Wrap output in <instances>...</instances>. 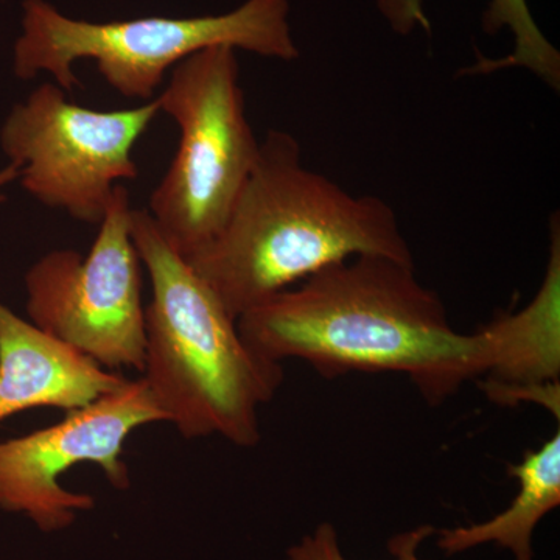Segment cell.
<instances>
[{
    "mask_svg": "<svg viewBox=\"0 0 560 560\" xmlns=\"http://www.w3.org/2000/svg\"><path fill=\"white\" fill-rule=\"evenodd\" d=\"M250 349L265 359L307 361L323 377L397 372L430 405L464 383L517 378L525 361L521 313H508L475 334H459L436 291L415 264L383 256L331 265L261 302L237 319Z\"/></svg>",
    "mask_w": 560,
    "mask_h": 560,
    "instance_id": "1",
    "label": "cell"
},
{
    "mask_svg": "<svg viewBox=\"0 0 560 560\" xmlns=\"http://www.w3.org/2000/svg\"><path fill=\"white\" fill-rule=\"evenodd\" d=\"M383 256L415 264L396 212L302 164L294 136L270 131L215 241L186 259L235 319L331 265Z\"/></svg>",
    "mask_w": 560,
    "mask_h": 560,
    "instance_id": "2",
    "label": "cell"
},
{
    "mask_svg": "<svg viewBox=\"0 0 560 560\" xmlns=\"http://www.w3.org/2000/svg\"><path fill=\"white\" fill-rule=\"evenodd\" d=\"M132 238L151 282L142 371L151 396L184 440L256 447L259 411L282 385V363L246 345L237 319L145 209H132Z\"/></svg>",
    "mask_w": 560,
    "mask_h": 560,
    "instance_id": "3",
    "label": "cell"
},
{
    "mask_svg": "<svg viewBox=\"0 0 560 560\" xmlns=\"http://www.w3.org/2000/svg\"><path fill=\"white\" fill-rule=\"evenodd\" d=\"M289 13L290 0H246L217 16L88 22L65 16L46 0H25L14 73L22 80L49 73L70 94L80 86L73 62L92 60L114 91L149 102L168 69L209 47L296 60L300 49L291 35Z\"/></svg>",
    "mask_w": 560,
    "mask_h": 560,
    "instance_id": "4",
    "label": "cell"
},
{
    "mask_svg": "<svg viewBox=\"0 0 560 560\" xmlns=\"http://www.w3.org/2000/svg\"><path fill=\"white\" fill-rule=\"evenodd\" d=\"M156 98L179 128V145L145 210L164 241L189 259L223 230L260 142L246 117L232 47H209L180 61Z\"/></svg>",
    "mask_w": 560,
    "mask_h": 560,
    "instance_id": "5",
    "label": "cell"
},
{
    "mask_svg": "<svg viewBox=\"0 0 560 560\" xmlns=\"http://www.w3.org/2000/svg\"><path fill=\"white\" fill-rule=\"evenodd\" d=\"M66 94L55 83L36 88L3 121L0 147L35 200L98 226L116 187L139 176L132 150L161 113L160 102L98 110Z\"/></svg>",
    "mask_w": 560,
    "mask_h": 560,
    "instance_id": "6",
    "label": "cell"
},
{
    "mask_svg": "<svg viewBox=\"0 0 560 560\" xmlns=\"http://www.w3.org/2000/svg\"><path fill=\"white\" fill-rule=\"evenodd\" d=\"M130 191L117 186L86 256L54 249L25 275L27 313L40 330L105 370L143 371L145 307L132 238Z\"/></svg>",
    "mask_w": 560,
    "mask_h": 560,
    "instance_id": "7",
    "label": "cell"
},
{
    "mask_svg": "<svg viewBox=\"0 0 560 560\" xmlns=\"http://www.w3.org/2000/svg\"><path fill=\"white\" fill-rule=\"evenodd\" d=\"M165 422L142 377L86 407L66 412L47 429L0 442V510L22 514L43 533L70 528L80 512L92 511L90 493L62 488L60 477L79 464H95L114 489H130L121 459L132 431Z\"/></svg>",
    "mask_w": 560,
    "mask_h": 560,
    "instance_id": "8",
    "label": "cell"
},
{
    "mask_svg": "<svg viewBox=\"0 0 560 560\" xmlns=\"http://www.w3.org/2000/svg\"><path fill=\"white\" fill-rule=\"evenodd\" d=\"M127 381L0 301V423L35 408L79 410Z\"/></svg>",
    "mask_w": 560,
    "mask_h": 560,
    "instance_id": "9",
    "label": "cell"
},
{
    "mask_svg": "<svg viewBox=\"0 0 560 560\" xmlns=\"http://www.w3.org/2000/svg\"><path fill=\"white\" fill-rule=\"evenodd\" d=\"M518 482L510 508L495 517L455 528L436 529V545L444 555L456 556L493 544L514 560H534V533L560 504L559 430L536 451L526 452L518 464L508 466Z\"/></svg>",
    "mask_w": 560,
    "mask_h": 560,
    "instance_id": "10",
    "label": "cell"
},
{
    "mask_svg": "<svg viewBox=\"0 0 560 560\" xmlns=\"http://www.w3.org/2000/svg\"><path fill=\"white\" fill-rule=\"evenodd\" d=\"M378 9L389 21L390 27L401 35H408L416 27L430 31V21L423 13L420 0H378ZM482 24L488 33L499 32L503 27L510 28L514 35V50L500 60L475 62L467 72L492 73L501 69L525 68L559 90V51L545 38L526 0H492Z\"/></svg>",
    "mask_w": 560,
    "mask_h": 560,
    "instance_id": "11",
    "label": "cell"
},
{
    "mask_svg": "<svg viewBox=\"0 0 560 560\" xmlns=\"http://www.w3.org/2000/svg\"><path fill=\"white\" fill-rule=\"evenodd\" d=\"M436 534L431 525L416 526L396 534L388 541V551L396 560H425L420 558V547ZM285 560H349L341 550L337 528L329 522L319 523L311 534L291 545Z\"/></svg>",
    "mask_w": 560,
    "mask_h": 560,
    "instance_id": "12",
    "label": "cell"
},
{
    "mask_svg": "<svg viewBox=\"0 0 560 560\" xmlns=\"http://www.w3.org/2000/svg\"><path fill=\"white\" fill-rule=\"evenodd\" d=\"M16 179H20V167L18 165L9 164L0 171V202L7 200L3 189Z\"/></svg>",
    "mask_w": 560,
    "mask_h": 560,
    "instance_id": "13",
    "label": "cell"
}]
</instances>
